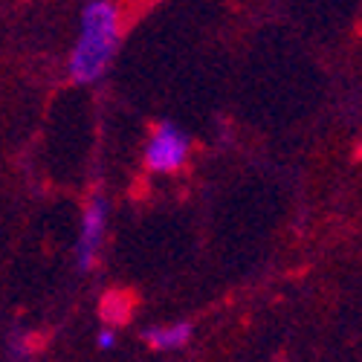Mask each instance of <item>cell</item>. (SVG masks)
Segmentation results:
<instances>
[{
  "label": "cell",
  "mask_w": 362,
  "mask_h": 362,
  "mask_svg": "<svg viewBox=\"0 0 362 362\" xmlns=\"http://www.w3.org/2000/svg\"><path fill=\"white\" fill-rule=\"evenodd\" d=\"M9 356H12V359H23V356H29L26 337H23V334H18V330L9 337Z\"/></svg>",
  "instance_id": "6"
},
{
  "label": "cell",
  "mask_w": 362,
  "mask_h": 362,
  "mask_svg": "<svg viewBox=\"0 0 362 362\" xmlns=\"http://www.w3.org/2000/svg\"><path fill=\"white\" fill-rule=\"evenodd\" d=\"M107 232V203L102 197H93L87 203L81 215V229H78V244H76V267L78 273H87L96 264L99 250L105 244Z\"/></svg>",
  "instance_id": "3"
},
{
  "label": "cell",
  "mask_w": 362,
  "mask_h": 362,
  "mask_svg": "<svg viewBox=\"0 0 362 362\" xmlns=\"http://www.w3.org/2000/svg\"><path fill=\"white\" fill-rule=\"evenodd\" d=\"M122 44V12L107 0H90L81 6L78 41L70 52V78L76 84H96Z\"/></svg>",
  "instance_id": "1"
},
{
  "label": "cell",
  "mask_w": 362,
  "mask_h": 362,
  "mask_svg": "<svg viewBox=\"0 0 362 362\" xmlns=\"http://www.w3.org/2000/svg\"><path fill=\"white\" fill-rule=\"evenodd\" d=\"M131 310H134V301L128 298V293H116L110 290L105 298H102V319L107 325H125L131 319Z\"/></svg>",
  "instance_id": "5"
},
{
  "label": "cell",
  "mask_w": 362,
  "mask_h": 362,
  "mask_svg": "<svg viewBox=\"0 0 362 362\" xmlns=\"http://www.w3.org/2000/svg\"><path fill=\"white\" fill-rule=\"evenodd\" d=\"M113 345H116V330L113 327H102L96 334V348L99 351H110Z\"/></svg>",
  "instance_id": "7"
},
{
  "label": "cell",
  "mask_w": 362,
  "mask_h": 362,
  "mask_svg": "<svg viewBox=\"0 0 362 362\" xmlns=\"http://www.w3.org/2000/svg\"><path fill=\"white\" fill-rule=\"evenodd\" d=\"M194 337L192 322H174V325H148L142 330V339L154 351H180L186 348Z\"/></svg>",
  "instance_id": "4"
},
{
  "label": "cell",
  "mask_w": 362,
  "mask_h": 362,
  "mask_svg": "<svg viewBox=\"0 0 362 362\" xmlns=\"http://www.w3.org/2000/svg\"><path fill=\"white\" fill-rule=\"evenodd\" d=\"M189 151H192V136L174 125V122H160L151 134L148 145H145V154H142V163L148 171L154 174H174L186 165L189 160Z\"/></svg>",
  "instance_id": "2"
}]
</instances>
